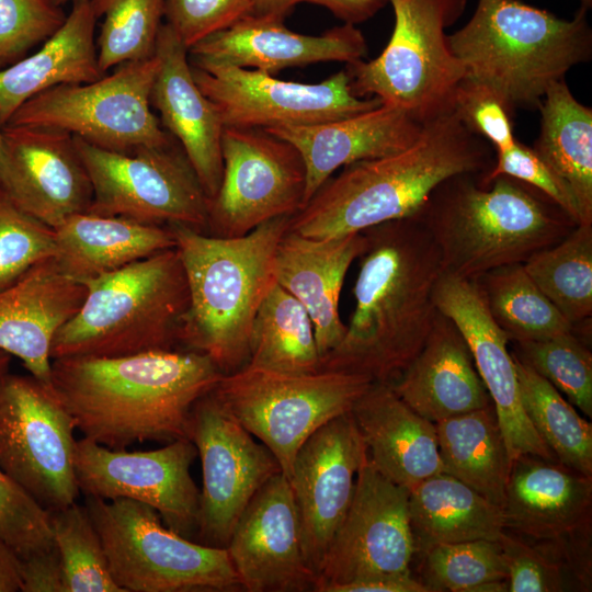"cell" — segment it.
Returning a JSON list of instances; mask_svg holds the SVG:
<instances>
[{
    "label": "cell",
    "instance_id": "cell-1",
    "mask_svg": "<svg viewBox=\"0 0 592 592\" xmlns=\"http://www.w3.org/2000/svg\"><path fill=\"white\" fill-rule=\"evenodd\" d=\"M362 232L354 309L342 340L320 358L319 371L391 384L418 355L434 325L441 255L413 215Z\"/></svg>",
    "mask_w": 592,
    "mask_h": 592
},
{
    "label": "cell",
    "instance_id": "cell-2",
    "mask_svg": "<svg viewBox=\"0 0 592 592\" xmlns=\"http://www.w3.org/2000/svg\"><path fill=\"white\" fill-rule=\"evenodd\" d=\"M223 375L207 355L173 349L54 358L50 386L83 437L123 449L189 439L193 406Z\"/></svg>",
    "mask_w": 592,
    "mask_h": 592
},
{
    "label": "cell",
    "instance_id": "cell-3",
    "mask_svg": "<svg viewBox=\"0 0 592 592\" xmlns=\"http://www.w3.org/2000/svg\"><path fill=\"white\" fill-rule=\"evenodd\" d=\"M493 149L453 111L424 123L406 149L343 167L291 217L289 230L334 238L410 217L447 178L487 172Z\"/></svg>",
    "mask_w": 592,
    "mask_h": 592
},
{
    "label": "cell",
    "instance_id": "cell-4",
    "mask_svg": "<svg viewBox=\"0 0 592 592\" xmlns=\"http://www.w3.org/2000/svg\"><path fill=\"white\" fill-rule=\"evenodd\" d=\"M441 182L417 210L441 255L442 271L476 281L563 239L577 223L545 194L508 175Z\"/></svg>",
    "mask_w": 592,
    "mask_h": 592
},
{
    "label": "cell",
    "instance_id": "cell-5",
    "mask_svg": "<svg viewBox=\"0 0 592 592\" xmlns=\"http://www.w3.org/2000/svg\"><path fill=\"white\" fill-rule=\"evenodd\" d=\"M289 223L291 216L277 217L231 238L168 226L189 287L179 344L207 355L223 374L249 361L253 319L276 284V251Z\"/></svg>",
    "mask_w": 592,
    "mask_h": 592
},
{
    "label": "cell",
    "instance_id": "cell-6",
    "mask_svg": "<svg viewBox=\"0 0 592 592\" xmlns=\"http://www.w3.org/2000/svg\"><path fill=\"white\" fill-rule=\"evenodd\" d=\"M448 44L466 77L489 87L513 111L538 109L553 84L591 58L592 30L581 7L567 20L519 0H478Z\"/></svg>",
    "mask_w": 592,
    "mask_h": 592
},
{
    "label": "cell",
    "instance_id": "cell-7",
    "mask_svg": "<svg viewBox=\"0 0 592 592\" xmlns=\"http://www.w3.org/2000/svg\"><path fill=\"white\" fill-rule=\"evenodd\" d=\"M83 284L84 300L56 332L52 360L177 349L189 307V287L175 248Z\"/></svg>",
    "mask_w": 592,
    "mask_h": 592
},
{
    "label": "cell",
    "instance_id": "cell-8",
    "mask_svg": "<svg viewBox=\"0 0 592 592\" xmlns=\"http://www.w3.org/2000/svg\"><path fill=\"white\" fill-rule=\"evenodd\" d=\"M395 14L390 39L369 61L348 64L351 91L377 98L421 124L453 112L466 77L445 29L463 14L467 0H389Z\"/></svg>",
    "mask_w": 592,
    "mask_h": 592
},
{
    "label": "cell",
    "instance_id": "cell-9",
    "mask_svg": "<svg viewBox=\"0 0 592 592\" xmlns=\"http://www.w3.org/2000/svg\"><path fill=\"white\" fill-rule=\"evenodd\" d=\"M109 569L124 592H227L242 590L226 547L183 537L139 501L86 497Z\"/></svg>",
    "mask_w": 592,
    "mask_h": 592
},
{
    "label": "cell",
    "instance_id": "cell-10",
    "mask_svg": "<svg viewBox=\"0 0 592 592\" xmlns=\"http://www.w3.org/2000/svg\"><path fill=\"white\" fill-rule=\"evenodd\" d=\"M371 384L365 377L341 372L288 374L246 364L224 374L213 391L272 452L288 477L307 439L350 412Z\"/></svg>",
    "mask_w": 592,
    "mask_h": 592
},
{
    "label": "cell",
    "instance_id": "cell-11",
    "mask_svg": "<svg viewBox=\"0 0 592 592\" xmlns=\"http://www.w3.org/2000/svg\"><path fill=\"white\" fill-rule=\"evenodd\" d=\"M158 68L155 55L121 64L93 82L53 87L23 103L5 125L58 128L123 153L167 146L173 140L150 105Z\"/></svg>",
    "mask_w": 592,
    "mask_h": 592
},
{
    "label": "cell",
    "instance_id": "cell-12",
    "mask_svg": "<svg viewBox=\"0 0 592 592\" xmlns=\"http://www.w3.org/2000/svg\"><path fill=\"white\" fill-rule=\"evenodd\" d=\"M73 143L93 189L88 213L206 230L208 197L173 141L130 153L105 150L78 136Z\"/></svg>",
    "mask_w": 592,
    "mask_h": 592
},
{
    "label": "cell",
    "instance_id": "cell-13",
    "mask_svg": "<svg viewBox=\"0 0 592 592\" xmlns=\"http://www.w3.org/2000/svg\"><path fill=\"white\" fill-rule=\"evenodd\" d=\"M75 429L50 384L31 374L0 378V468L47 511L79 497Z\"/></svg>",
    "mask_w": 592,
    "mask_h": 592
},
{
    "label": "cell",
    "instance_id": "cell-14",
    "mask_svg": "<svg viewBox=\"0 0 592 592\" xmlns=\"http://www.w3.org/2000/svg\"><path fill=\"white\" fill-rule=\"evenodd\" d=\"M189 60L198 89L215 106L224 127L312 125L382 105L377 98L354 95L346 70L318 83H300L225 62L190 56Z\"/></svg>",
    "mask_w": 592,
    "mask_h": 592
},
{
    "label": "cell",
    "instance_id": "cell-15",
    "mask_svg": "<svg viewBox=\"0 0 592 592\" xmlns=\"http://www.w3.org/2000/svg\"><path fill=\"white\" fill-rule=\"evenodd\" d=\"M221 158V181L208 200V235L240 237L303 207L306 169L288 141L260 128L225 126Z\"/></svg>",
    "mask_w": 592,
    "mask_h": 592
},
{
    "label": "cell",
    "instance_id": "cell-16",
    "mask_svg": "<svg viewBox=\"0 0 592 592\" xmlns=\"http://www.w3.org/2000/svg\"><path fill=\"white\" fill-rule=\"evenodd\" d=\"M187 437L197 449L203 476L195 542L226 547L253 496L282 473L280 464L213 390L193 406Z\"/></svg>",
    "mask_w": 592,
    "mask_h": 592
},
{
    "label": "cell",
    "instance_id": "cell-17",
    "mask_svg": "<svg viewBox=\"0 0 592 592\" xmlns=\"http://www.w3.org/2000/svg\"><path fill=\"white\" fill-rule=\"evenodd\" d=\"M196 456L189 439L157 449L128 452L82 437L76 441L73 469L84 497L125 498L148 504L167 527L195 540L200 490L191 467Z\"/></svg>",
    "mask_w": 592,
    "mask_h": 592
},
{
    "label": "cell",
    "instance_id": "cell-18",
    "mask_svg": "<svg viewBox=\"0 0 592 592\" xmlns=\"http://www.w3.org/2000/svg\"><path fill=\"white\" fill-rule=\"evenodd\" d=\"M415 555L409 489L382 475L368 456L355 479L349 509L328 547L316 592L380 573L410 570Z\"/></svg>",
    "mask_w": 592,
    "mask_h": 592
},
{
    "label": "cell",
    "instance_id": "cell-19",
    "mask_svg": "<svg viewBox=\"0 0 592 592\" xmlns=\"http://www.w3.org/2000/svg\"><path fill=\"white\" fill-rule=\"evenodd\" d=\"M367 456L351 411L319 428L295 456L287 479L298 510L305 560L317 577Z\"/></svg>",
    "mask_w": 592,
    "mask_h": 592
},
{
    "label": "cell",
    "instance_id": "cell-20",
    "mask_svg": "<svg viewBox=\"0 0 592 592\" xmlns=\"http://www.w3.org/2000/svg\"><path fill=\"white\" fill-rule=\"evenodd\" d=\"M0 186L20 209L53 229L88 212L93 200L73 136L45 126H2Z\"/></svg>",
    "mask_w": 592,
    "mask_h": 592
},
{
    "label": "cell",
    "instance_id": "cell-21",
    "mask_svg": "<svg viewBox=\"0 0 592 592\" xmlns=\"http://www.w3.org/2000/svg\"><path fill=\"white\" fill-rule=\"evenodd\" d=\"M437 310L465 338L493 405L512 462L534 455L558 462L531 423L521 400L510 337L492 318L477 281L442 273L434 289Z\"/></svg>",
    "mask_w": 592,
    "mask_h": 592
},
{
    "label": "cell",
    "instance_id": "cell-22",
    "mask_svg": "<svg viewBox=\"0 0 592 592\" xmlns=\"http://www.w3.org/2000/svg\"><path fill=\"white\" fill-rule=\"evenodd\" d=\"M226 549L242 590L315 591L318 577L305 560L298 510L283 473L271 477L253 496Z\"/></svg>",
    "mask_w": 592,
    "mask_h": 592
},
{
    "label": "cell",
    "instance_id": "cell-23",
    "mask_svg": "<svg viewBox=\"0 0 592 592\" xmlns=\"http://www.w3.org/2000/svg\"><path fill=\"white\" fill-rule=\"evenodd\" d=\"M156 55L159 68L150 91V105L158 111L164 130L180 143L210 200L223 175L224 124L193 78L186 46L167 23L159 31Z\"/></svg>",
    "mask_w": 592,
    "mask_h": 592
},
{
    "label": "cell",
    "instance_id": "cell-24",
    "mask_svg": "<svg viewBox=\"0 0 592 592\" xmlns=\"http://www.w3.org/2000/svg\"><path fill=\"white\" fill-rule=\"evenodd\" d=\"M187 52L190 57L274 75L316 62L352 64L366 55L367 44L353 24L344 23L312 36L293 32L282 20L248 14L197 42Z\"/></svg>",
    "mask_w": 592,
    "mask_h": 592
},
{
    "label": "cell",
    "instance_id": "cell-25",
    "mask_svg": "<svg viewBox=\"0 0 592 592\" xmlns=\"http://www.w3.org/2000/svg\"><path fill=\"white\" fill-rule=\"evenodd\" d=\"M86 293V285L66 275L54 257L42 260L0 289V350L50 384L53 339L78 311Z\"/></svg>",
    "mask_w": 592,
    "mask_h": 592
},
{
    "label": "cell",
    "instance_id": "cell-26",
    "mask_svg": "<svg viewBox=\"0 0 592 592\" xmlns=\"http://www.w3.org/2000/svg\"><path fill=\"white\" fill-rule=\"evenodd\" d=\"M502 510L505 531L530 542L590 532L592 476L522 455L512 462Z\"/></svg>",
    "mask_w": 592,
    "mask_h": 592
},
{
    "label": "cell",
    "instance_id": "cell-27",
    "mask_svg": "<svg viewBox=\"0 0 592 592\" xmlns=\"http://www.w3.org/2000/svg\"><path fill=\"white\" fill-rule=\"evenodd\" d=\"M422 127L403 110L382 104L335 121L264 130L298 150L306 169L304 206L339 168L399 152Z\"/></svg>",
    "mask_w": 592,
    "mask_h": 592
},
{
    "label": "cell",
    "instance_id": "cell-28",
    "mask_svg": "<svg viewBox=\"0 0 592 592\" xmlns=\"http://www.w3.org/2000/svg\"><path fill=\"white\" fill-rule=\"evenodd\" d=\"M365 246L364 234L312 238L288 231L275 259L276 283L308 311L320 358L342 340L346 325L339 312L345 275Z\"/></svg>",
    "mask_w": 592,
    "mask_h": 592
},
{
    "label": "cell",
    "instance_id": "cell-29",
    "mask_svg": "<svg viewBox=\"0 0 592 592\" xmlns=\"http://www.w3.org/2000/svg\"><path fill=\"white\" fill-rule=\"evenodd\" d=\"M390 386L433 423L492 405L465 338L440 311L422 349Z\"/></svg>",
    "mask_w": 592,
    "mask_h": 592
},
{
    "label": "cell",
    "instance_id": "cell-30",
    "mask_svg": "<svg viewBox=\"0 0 592 592\" xmlns=\"http://www.w3.org/2000/svg\"><path fill=\"white\" fill-rule=\"evenodd\" d=\"M351 413L371 463L392 482L411 489L443 473L435 423L409 407L390 384L372 383Z\"/></svg>",
    "mask_w": 592,
    "mask_h": 592
},
{
    "label": "cell",
    "instance_id": "cell-31",
    "mask_svg": "<svg viewBox=\"0 0 592 592\" xmlns=\"http://www.w3.org/2000/svg\"><path fill=\"white\" fill-rule=\"evenodd\" d=\"M91 0H75L62 25L32 55L0 69V124L27 100L59 84L93 82L98 61Z\"/></svg>",
    "mask_w": 592,
    "mask_h": 592
},
{
    "label": "cell",
    "instance_id": "cell-32",
    "mask_svg": "<svg viewBox=\"0 0 592 592\" xmlns=\"http://www.w3.org/2000/svg\"><path fill=\"white\" fill-rule=\"evenodd\" d=\"M54 259L72 280L86 283L163 250L175 248L168 226L118 216L78 213L54 229Z\"/></svg>",
    "mask_w": 592,
    "mask_h": 592
},
{
    "label": "cell",
    "instance_id": "cell-33",
    "mask_svg": "<svg viewBox=\"0 0 592 592\" xmlns=\"http://www.w3.org/2000/svg\"><path fill=\"white\" fill-rule=\"evenodd\" d=\"M409 519L420 555L441 544L498 540L505 531L502 508L445 473L409 489Z\"/></svg>",
    "mask_w": 592,
    "mask_h": 592
},
{
    "label": "cell",
    "instance_id": "cell-34",
    "mask_svg": "<svg viewBox=\"0 0 592 592\" xmlns=\"http://www.w3.org/2000/svg\"><path fill=\"white\" fill-rule=\"evenodd\" d=\"M538 110L540 132L532 148L573 196L579 225H592V110L565 79L547 90Z\"/></svg>",
    "mask_w": 592,
    "mask_h": 592
},
{
    "label": "cell",
    "instance_id": "cell-35",
    "mask_svg": "<svg viewBox=\"0 0 592 592\" xmlns=\"http://www.w3.org/2000/svg\"><path fill=\"white\" fill-rule=\"evenodd\" d=\"M443 473L503 508L512 459L493 405L435 423Z\"/></svg>",
    "mask_w": 592,
    "mask_h": 592
},
{
    "label": "cell",
    "instance_id": "cell-36",
    "mask_svg": "<svg viewBox=\"0 0 592 592\" xmlns=\"http://www.w3.org/2000/svg\"><path fill=\"white\" fill-rule=\"evenodd\" d=\"M247 364L288 374L319 372L320 354L311 318L277 283L253 319Z\"/></svg>",
    "mask_w": 592,
    "mask_h": 592
},
{
    "label": "cell",
    "instance_id": "cell-37",
    "mask_svg": "<svg viewBox=\"0 0 592 592\" xmlns=\"http://www.w3.org/2000/svg\"><path fill=\"white\" fill-rule=\"evenodd\" d=\"M524 269L573 327L592 316V225H577L557 243L533 253Z\"/></svg>",
    "mask_w": 592,
    "mask_h": 592
},
{
    "label": "cell",
    "instance_id": "cell-38",
    "mask_svg": "<svg viewBox=\"0 0 592 592\" xmlns=\"http://www.w3.org/2000/svg\"><path fill=\"white\" fill-rule=\"evenodd\" d=\"M511 354L531 423L559 463L592 476V424L549 382Z\"/></svg>",
    "mask_w": 592,
    "mask_h": 592
},
{
    "label": "cell",
    "instance_id": "cell-39",
    "mask_svg": "<svg viewBox=\"0 0 592 592\" xmlns=\"http://www.w3.org/2000/svg\"><path fill=\"white\" fill-rule=\"evenodd\" d=\"M476 281L492 318L512 341L543 340L574 330L523 263L493 269Z\"/></svg>",
    "mask_w": 592,
    "mask_h": 592
},
{
    "label": "cell",
    "instance_id": "cell-40",
    "mask_svg": "<svg viewBox=\"0 0 592 592\" xmlns=\"http://www.w3.org/2000/svg\"><path fill=\"white\" fill-rule=\"evenodd\" d=\"M103 23L95 41L101 71L156 55L166 0H91Z\"/></svg>",
    "mask_w": 592,
    "mask_h": 592
},
{
    "label": "cell",
    "instance_id": "cell-41",
    "mask_svg": "<svg viewBox=\"0 0 592 592\" xmlns=\"http://www.w3.org/2000/svg\"><path fill=\"white\" fill-rule=\"evenodd\" d=\"M62 573L64 592H124L113 580L101 537L86 505L48 511Z\"/></svg>",
    "mask_w": 592,
    "mask_h": 592
},
{
    "label": "cell",
    "instance_id": "cell-42",
    "mask_svg": "<svg viewBox=\"0 0 592 592\" xmlns=\"http://www.w3.org/2000/svg\"><path fill=\"white\" fill-rule=\"evenodd\" d=\"M513 354L583 414L592 417V353L574 330L534 341H514Z\"/></svg>",
    "mask_w": 592,
    "mask_h": 592
},
{
    "label": "cell",
    "instance_id": "cell-43",
    "mask_svg": "<svg viewBox=\"0 0 592 592\" xmlns=\"http://www.w3.org/2000/svg\"><path fill=\"white\" fill-rule=\"evenodd\" d=\"M422 557L424 579L421 581L430 592H471L480 583L508 580L506 562L498 540L441 544Z\"/></svg>",
    "mask_w": 592,
    "mask_h": 592
},
{
    "label": "cell",
    "instance_id": "cell-44",
    "mask_svg": "<svg viewBox=\"0 0 592 592\" xmlns=\"http://www.w3.org/2000/svg\"><path fill=\"white\" fill-rule=\"evenodd\" d=\"M54 252V229L20 209L0 186V289Z\"/></svg>",
    "mask_w": 592,
    "mask_h": 592
},
{
    "label": "cell",
    "instance_id": "cell-45",
    "mask_svg": "<svg viewBox=\"0 0 592 592\" xmlns=\"http://www.w3.org/2000/svg\"><path fill=\"white\" fill-rule=\"evenodd\" d=\"M0 539L21 559L55 547L49 512L1 468Z\"/></svg>",
    "mask_w": 592,
    "mask_h": 592
},
{
    "label": "cell",
    "instance_id": "cell-46",
    "mask_svg": "<svg viewBox=\"0 0 592 592\" xmlns=\"http://www.w3.org/2000/svg\"><path fill=\"white\" fill-rule=\"evenodd\" d=\"M66 16L52 0H0V69L44 43Z\"/></svg>",
    "mask_w": 592,
    "mask_h": 592
},
{
    "label": "cell",
    "instance_id": "cell-47",
    "mask_svg": "<svg viewBox=\"0 0 592 592\" xmlns=\"http://www.w3.org/2000/svg\"><path fill=\"white\" fill-rule=\"evenodd\" d=\"M508 568L510 592H560L578 589L562 565L542 546L509 531L498 539Z\"/></svg>",
    "mask_w": 592,
    "mask_h": 592
},
{
    "label": "cell",
    "instance_id": "cell-48",
    "mask_svg": "<svg viewBox=\"0 0 592 592\" xmlns=\"http://www.w3.org/2000/svg\"><path fill=\"white\" fill-rule=\"evenodd\" d=\"M453 111L474 134L486 139L496 151L515 143L513 110L489 87L465 77L459 83Z\"/></svg>",
    "mask_w": 592,
    "mask_h": 592
},
{
    "label": "cell",
    "instance_id": "cell-49",
    "mask_svg": "<svg viewBox=\"0 0 592 592\" xmlns=\"http://www.w3.org/2000/svg\"><path fill=\"white\" fill-rule=\"evenodd\" d=\"M498 175H508L522 181L545 194L579 225V209L573 196L533 148L515 140L504 149L496 151L492 167L481 174L482 183Z\"/></svg>",
    "mask_w": 592,
    "mask_h": 592
},
{
    "label": "cell",
    "instance_id": "cell-50",
    "mask_svg": "<svg viewBox=\"0 0 592 592\" xmlns=\"http://www.w3.org/2000/svg\"><path fill=\"white\" fill-rule=\"evenodd\" d=\"M248 14L249 0H166V23L187 49Z\"/></svg>",
    "mask_w": 592,
    "mask_h": 592
},
{
    "label": "cell",
    "instance_id": "cell-51",
    "mask_svg": "<svg viewBox=\"0 0 592 592\" xmlns=\"http://www.w3.org/2000/svg\"><path fill=\"white\" fill-rule=\"evenodd\" d=\"M22 592H64L61 560L56 546L22 559Z\"/></svg>",
    "mask_w": 592,
    "mask_h": 592
},
{
    "label": "cell",
    "instance_id": "cell-52",
    "mask_svg": "<svg viewBox=\"0 0 592 592\" xmlns=\"http://www.w3.org/2000/svg\"><path fill=\"white\" fill-rule=\"evenodd\" d=\"M328 592H430L411 571L380 573L334 585Z\"/></svg>",
    "mask_w": 592,
    "mask_h": 592
},
{
    "label": "cell",
    "instance_id": "cell-53",
    "mask_svg": "<svg viewBox=\"0 0 592 592\" xmlns=\"http://www.w3.org/2000/svg\"><path fill=\"white\" fill-rule=\"evenodd\" d=\"M322 5L348 24L362 23L374 16L389 0H294Z\"/></svg>",
    "mask_w": 592,
    "mask_h": 592
},
{
    "label": "cell",
    "instance_id": "cell-54",
    "mask_svg": "<svg viewBox=\"0 0 592 592\" xmlns=\"http://www.w3.org/2000/svg\"><path fill=\"white\" fill-rule=\"evenodd\" d=\"M22 559L0 539V592L21 591Z\"/></svg>",
    "mask_w": 592,
    "mask_h": 592
},
{
    "label": "cell",
    "instance_id": "cell-55",
    "mask_svg": "<svg viewBox=\"0 0 592 592\" xmlns=\"http://www.w3.org/2000/svg\"><path fill=\"white\" fill-rule=\"evenodd\" d=\"M250 15L284 20L295 5L294 0H249Z\"/></svg>",
    "mask_w": 592,
    "mask_h": 592
},
{
    "label": "cell",
    "instance_id": "cell-56",
    "mask_svg": "<svg viewBox=\"0 0 592 592\" xmlns=\"http://www.w3.org/2000/svg\"><path fill=\"white\" fill-rule=\"evenodd\" d=\"M12 355L3 350H0V378L9 373Z\"/></svg>",
    "mask_w": 592,
    "mask_h": 592
},
{
    "label": "cell",
    "instance_id": "cell-57",
    "mask_svg": "<svg viewBox=\"0 0 592 592\" xmlns=\"http://www.w3.org/2000/svg\"><path fill=\"white\" fill-rule=\"evenodd\" d=\"M581 8L589 10L592 7V0H580Z\"/></svg>",
    "mask_w": 592,
    "mask_h": 592
},
{
    "label": "cell",
    "instance_id": "cell-58",
    "mask_svg": "<svg viewBox=\"0 0 592 592\" xmlns=\"http://www.w3.org/2000/svg\"><path fill=\"white\" fill-rule=\"evenodd\" d=\"M56 5H59L61 7L62 4H65L66 2H69V1H75V0H52Z\"/></svg>",
    "mask_w": 592,
    "mask_h": 592
},
{
    "label": "cell",
    "instance_id": "cell-59",
    "mask_svg": "<svg viewBox=\"0 0 592 592\" xmlns=\"http://www.w3.org/2000/svg\"><path fill=\"white\" fill-rule=\"evenodd\" d=\"M1 151H2V126L0 124V160H1Z\"/></svg>",
    "mask_w": 592,
    "mask_h": 592
}]
</instances>
